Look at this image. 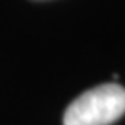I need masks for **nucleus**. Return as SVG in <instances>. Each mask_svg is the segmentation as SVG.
Instances as JSON below:
<instances>
[{"mask_svg": "<svg viewBox=\"0 0 125 125\" xmlns=\"http://www.w3.org/2000/svg\"><path fill=\"white\" fill-rule=\"evenodd\" d=\"M124 114L125 89L117 83H106L80 94L67 107L63 125H111Z\"/></svg>", "mask_w": 125, "mask_h": 125, "instance_id": "obj_1", "label": "nucleus"}]
</instances>
